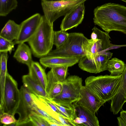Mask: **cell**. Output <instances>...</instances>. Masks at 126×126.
<instances>
[{"label":"cell","instance_id":"obj_8","mask_svg":"<svg viewBox=\"0 0 126 126\" xmlns=\"http://www.w3.org/2000/svg\"><path fill=\"white\" fill-rule=\"evenodd\" d=\"M113 53L109 50L96 54L85 56L80 58L79 67L83 70L95 74L107 70V63L111 58Z\"/></svg>","mask_w":126,"mask_h":126},{"label":"cell","instance_id":"obj_31","mask_svg":"<svg viewBox=\"0 0 126 126\" xmlns=\"http://www.w3.org/2000/svg\"><path fill=\"white\" fill-rule=\"evenodd\" d=\"M0 118L1 123L4 126L10 125L17 121L14 115L6 113L0 114Z\"/></svg>","mask_w":126,"mask_h":126},{"label":"cell","instance_id":"obj_22","mask_svg":"<svg viewBox=\"0 0 126 126\" xmlns=\"http://www.w3.org/2000/svg\"><path fill=\"white\" fill-rule=\"evenodd\" d=\"M125 65L124 62L117 58H114L108 61L107 70L110 73L111 75L119 76L122 74Z\"/></svg>","mask_w":126,"mask_h":126},{"label":"cell","instance_id":"obj_7","mask_svg":"<svg viewBox=\"0 0 126 126\" xmlns=\"http://www.w3.org/2000/svg\"><path fill=\"white\" fill-rule=\"evenodd\" d=\"M20 92L17 82L8 72L4 88L3 103L0 114L5 112L14 116L20 100Z\"/></svg>","mask_w":126,"mask_h":126},{"label":"cell","instance_id":"obj_20","mask_svg":"<svg viewBox=\"0 0 126 126\" xmlns=\"http://www.w3.org/2000/svg\"><path fill=\"white\" fill-rule=\"evenodd\" d=\"M47 76V82L46 91L47 98L50 94H55L61 92L63 85L62 82L58 80L51 69L48 72Z\"/></svg>","mask_w":126,"mask_h":126},{"label":"cell","instance_id":"obj_33","mask_svg":"<svg viewBox=\"0 0 126 126\" xmlns=\"http://www.w3.org/2000/svg\"><path fill=\"white\" fill-rule=\"evenodd\" d=\"M118 125L120 126H126V125L122 118L120 117L117 118Z\"/></svg>","mask_w":126,"mask_h":126},{"label":"cell","instance_id":"obj_28","mask_svg":"<svg viewBox=\"0 0 126 126\" xmlns=\"http://www.w3.org/2000/svg\"><path fill=\"white\" fill-rule=\"evenodd\" d=\"M68 67L58 66L52 68L51 69L58 80L62 83L67 78Z\"/></svg>","mask_w":126,"mask_h":126},{"label":"cell","instance_id":"obj_29","mask_svg":"<svg viewBox=\"0 0 126 126\" xmlns=\"http://www.w3.org/2000/svg\"><path fill=\"white\" fill-rule=\"evenodd\" d=\"M15 45L13 41L0 37V52L7 51L11 54Z\"/></svg>","mask_w":126,"mask_h":126},{"label":"cell","instance_id":"obj_14","mask_svg":"<svg viewBox=\"0 0 126 126\" xmlns=\"http://www.w3.org/2000/svg\"><path fill=\"white\" fill-rule=\"evenodd\" d=\"M126 64L121 77L119 86L111 100L110 110L114 115L117 114L126 102Z\"/></svg>","mask_w":126,"mask_h":126},{"label":"cell","instance_id":"obj_36","mask_svg":"<svg viewBox=\"0 0 126 126\" xmlns=\"http://www.w3.org/2000/svg\"><path fill=\"white\" fill-rule=\"evenodd\" d=\"M122 0V1H123L126 2V0Z\"/></svg>","mask_w":126,"mask_h":126},{"label":"cell","instance_id":"obj_16","mask_svg":"<svg viewBox=\"0 0 126 126\" xmlns=\"http://www.w3.org/2000/svg\"><path fill=\"white\" fill-rule=\"evenodd\" d=\"M22 80L23 86L31 93L47 97L45 89L35 74L23 75Z\"/></svg>","mask_w":126,"mask_h":126},{"label":"cell","instance_id":"obj_12","mask_svg":"<svg viewBox=\"0 0 126 126\" xmlns=\"http://www.w3.org/2000/svg\"><path fill=\"white\" fill-rule=\"evenodd\" d=\"M85 13L84 3L72 9L64 16L62 19L60 26L61 30L66 31L76 27L81 23L84 17Z\"/></svg>","mask_w":126,"mask_h":126},{"label":"cell","instance_id":"obj_37","mask_svg":"<svg viewBox=\"0 0 126 126\" xmlns=\"http://www.w3.org/2000/svg\"></svg>","mask_w":126,"mask_h":126},{"label":"cell","instance_id":"obj_34","mask_svg":"<svg viewBox=\"0 0 126 126\" xmlns=\"http://www.w3.org/2000/svg\"><path fill=\"white\" fill-rule=\"evenodd\" d=\"M120 116L122 118L126 125V111L123 110L120 112Z\"/></svg>","mask_w":126,"mask_h":126},{"label":"cell","instance_id":"obj_2","mask_svg":"<svg viewBox=\"0 0 126 126\" xmlns=\"http://www.w3.org/2000/svg\"><path fill=\"white\" fill-rule=\"evenodd\" d=\"M53 24L44 15L36 32L28 41L32 52L36 57L41 58L47 55L52 50L54 31Z\"/></svg>","mask_w":126,"mask_h":126},{"label":"cell","instance_id":"obj_26","mask_svg":"<svg viewBox=\"0 0 126 126\" xmlns=\"http://www.w3.org/2000/svg\"><path fill=\"white\" fill-rule=\"evenodd\" d=\"M32 66L42 86L45 89L46 88L47 78L45 70L37 62L33 61Z\"/></svg>","mask_w":126,"mask_h":126},{"label":"cell","instance_id":"obj_23","mask_svg":"<svg viewBox=\"0 0 126 126\" xmlns=\"http://www.w3.org/2000/svg\"><path fill=\"white\" fill-rule=\"evenodd\" d=\"M31 95L34 103L39 108L47 113L53 118L59 121V117L60 116L54 111L40 96L31 93Z\"/></svg>","mask_w":126,"mask_h":126},{"label":"cell","instance_id":"obj_32","mask_svg":"<svg viewBox=\"0 0 126 126\" xmlns=\"http://www.w3.org/2000/svg\"><path fill=\"white\" fill-rule=\"evenodd\" d=\"M73 122L76 124L77 126H83V122L80 118L77 116L73 120Z\"/></svg>","mask_w":126,"mask_h":126},{"label":"cell","instance_id":"obj_3","mask_svg":"<svg viewBox=\"0 0 126 126\" xmlns=\"http://www.w3.org/2000/svg\"><path fill=\"white\" fill-rule=\"evenodd\" d=\"M121 75L91 76L85 80V86L92 93L105 103L111 100L119 85Z\"/></svg>","mask_w":126,"mask_h":126},{"label":"cell","instance_id":"obj_21","mask_svg":"<svg viewBox=\"0 0 126 126\" xmlns=\"http://www.w3.org/2000/svg\"><path fill=\"white\" fill-rule=\"evenodd\" d=\"M50 100L56 107L61 116L72 121L77 117L75 104L58 103Z\"/></svg>","mask_w":126,"mask_h":126},{"label":"cell","instance_id":"obj_27","mask_svg":"<svg viewBox=\"0 0 126 126\" xmlns=\"http://www.w3.org/2000/svg\"><path fill=\"white\" fill-rule=\"evenodd\" d=\"M69 34L66 31L61 30L54 31L53 44L58 48L64 43L69 35Z\"/></svg>","mask_w":126,"mask_h":126},{"label":"cell","instance_id":"obj_24","mask_svg":"<svg viewBox=\"0 0 126 126\" xmlns=\"http://www.w3.org/2000/svg\"><path fill=\"white\" fill-rule=\"evenodd\" d=\"M8 52H0V93L2 94L4 93L6 76L8 72L7 68Z\"/></svg>","mask_w":126,"mask_h":126},{"label":"cell","instance_id":"obj_15","mask_svg":"<svg viewBox=\"0 0 126 126\" xmlns=\"http://www.w3.org/2000/svg\"><path fill=\"white\" fill-rule=\"evenodd\" d=\"M79 57H66L47 55L40 58V63L46 68L60 66L71 67L79 63Z\"/></svg>","mask_w":126,"mask_h":126},{"label":"cell","instance_id":"obj_13","mask_svg":"<svg viewBox=\"0 0 126 126\" xmlns=\"http://www.w3.org/2000/svg\"><path fill=\"white\" fill-rule=\"evenodd\" d=\"M80 96V99L76 104L94 114L105 103L92 93L85 86H83L81 89Z\"/></svg>","mask_w":126,"mask_h":126},{"label":"cell","instance_id":"obj_11","mask_svg":"<svg viewBox=\"0 0 126 126\" xmlns=\"http://www.w3.org/2000/svg\"><path fill=\"white\" fill-rule=\"evenodd\" d=\"M42 18V16L37 13L22 22L20 24V29L18 37L13 41L14 44L28 42L36 31Z\"/></svg>","mask_w":126,"mask_h":126},{"label":"cell","instance_id":"obj_17","mask_svg":"<svg viewBox=\"0 0 126 126\" xmlns=\"http://www.w3.org/2000/svg\"><path fill=\"white\" fill-rule=\"evenodd\" d=\"M18 45L13 57L19 62L26 65L28 67H31L33 62L31 49L24 43Z\"/></svg>","mask_w":126,"mask_h":126},{"label":"cell","instance_id":"obj_18","mask_svg":"<svg viewBox=\"0 0 126 126\" xmlns=\"http://www.w3.org/2000/svg\"><path fill=\"white\" fill-rule=\"evenodd\" d=\"M20 29V24L16 23L13 20H9L2 29L0 37L13 41L18 38Z\"/></svg>","mask_w":126,"mask_h":126},{"label":"cell","instance_id":"obj_4","mask_svg":"<svg viewBox=\"0 0 126 126\" xmlns=\"http://www.w3.org/2000/svg\"><path fill=\"white\" fill-rule=\"evenodd\" d=\"M88 40L82 33H69L63 45L58 48L52 50L47 55L81 58L86 56L85 50Z\"/></svg>","mask_w":126,"mask_h":126},{"label":"cell","instance_id":"obj_25","mask_svg":"<svg viewBox=\"0 0 126 126\" xmlns=\"http://www.w3.org/2000/svg\"><path fill=\"white\" fill-rule=\"evenodd\" d=\"M17 6V0H0V16H6Z\"/></svg>","mask_w":126,"mask_h":126},{"label":"cell","instance_id":"obj_9","mask_svg":"<svg viewBox=\"0 0 126 126\" xmlns=\"http://www.w3.org/2000/svg\"><path fill=\"white\" fill-rule=\"evenodd\" d=\"M91 39L86 44V56H90L101 53L108 50L112 45L109 32H103L96 27L92 29Z\"/></svg>","mask_w":126,"mask_h":126},{"label":"cell","instance_id":"obj_6","mask_svg":"<svg viewBox=\"0 0 126 126\" xmlns=\"http://www.w3.org/2000/svg\"><path fill=\"white\" fill-rule=\"evenodd\" d=\"M82 82L81 78L77 76H69L62 83L63 89L61 94L51 100L58 103L76 104L81 98Z\"/></svg>","mask_w":126,"mask_h":126},{"label":"cell","instance_id":"obj_1","mask_svg":"<svg viewBox=\"0 0 126 126\" xmlns=\"http://www.w3.org/2000/svg\"><path fill=\"white\" fill-rule=\"evenodd\" d=\"M94 22L105 32L118 31L126 35V7L109 2L94 10Z\"/></svg>","mask_w":126,"mask_h":126},{"label":"cell","instance_id":"obj_30","mask_svg":"<svg viewBox=\"0 0 126 126\" xmlns=\"http://www.w3.org/2000/svg\"><path fill=\"white\" fill-rule=\"evenodd\" d=\"M30 122L33 126H49L48 122L43 117L37 115H32L30 117Z\"/></svg>","mask_w":126,"mask_h":126},{"label":"cell","instance_id":"obj_35","mask_svg":"<svg viewBox=\"0 0 126 126\" xmlns=\"http://www.w3.org/2000/svg\"><path fill=\"white\" fill-rule=\"evenodd\" d=\"M66 0H42V1H63Z\"/></svg>","mask_w":126,"mask_h":126},{"label":"cell","instance_id":"obj_19","mask_svg":"<svg viewBox=\"0 0 126 126\" xmlns=\"http://www.w3.org/2000/svg\"><path fill=\"white\" fill-rule=\"evenodd\" d=\"M77 116L79 117L83 122V126H99L97 118L94 114L80 106L75 104Z\"/></svg>","mask_w":126,"mask_h":126},{"label":"cell","instance_id":"obj_5","mask_svg":"<svg viewBox=\"0 0 126 126\" xmlns=\"http://www.w3.org/2000/svg\"><path fill=\"white\" fill-rule=\"evenodd\" d=\"M87 0H66L63 1H42L41 5L44 16L51 23L60 17L65 16L78 5Z\"/></svg>","mask_w":126,"mask_h":126},{"label":"cell","instance_id":"obj_10","mask_svg":"<svg viewBox=\"0 0 126 126\" xmlns=\"http://www.w3.org/2000/svg\"><path fill=\"white\" fill-rule=\"evenodd\" d=\"M20 100L16 112L19 115L16 126L22 125L30 122V116L32 115V108L34 103L31 93L24 86L19 89Z\"/></svg>","mask_w":126,"mask_h":126}]
</instances>
